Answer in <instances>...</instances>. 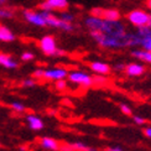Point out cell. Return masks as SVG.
<instances>
[{
  "instance_id": "13",
  "label": "cell",
  "mask_w": 151,
  "mask_h": 151,
  "mask_svg": "<svg viewBox=\"0 0 151 151\" xmlns=\"http://www.w3.org/2000/svg\"><path fill=\"white\" fill-rule=\"evenodd\" d=\"M0 65L4 66L5 68H16L17 67V62L12 60L11 56L9 55H5V53H0Z\"/></svg>"
},
{
  "instance_id": "6",
  "label": "cell",
  "mask_w": 151,
  "mask_h": 151,
  "mask_svg": "<svg viewBox=\"0 0 151 151\" xmlns=\"http://www.w3.org/2000/svg\"><path fill=\"white\" fill-rule=\"evenodd\" d=\"M24 17L26 19V21L35 25V26H47L42 11L37 12V11H32V10H25L24 11Z\"/></svg>"
},
{
  "instance_id": "5",
  "label": "cell",
  "mask_w": 151,
  "mask_h": 151,
  "mask_svg": "<svg viewBox=\"0 0 151 151\" xmlns=\"http://www.w3.org/2000/svg\"><path fill=\"white\" fill-rule=\"evenodd\" d=\"M67 77L73 83L83 86V87H89L93 84V77H91L88 73L82 71H72L71 73H68Z\"/></svg>"
},
{
  "instance_id": "14",
  "label": "cell",
  "mask_w": 151,
  "mask_h": 151,
  "mask_svg": "<svg viewBox=\"0 0 151 151\" xmlns=\"http://www.w3.org/2000/svg\"><path fill=\"white\" fill-rule=\"evenodd\" d=\"M14 40H15L14 34H12L8 27L0 25V41H3V42H11Z\"/></svg>"
},
{
  "instance_id": "16",
  "label": "cell",
  "mask_w": 151,
  "mask_h": 151,
  "mask_svg": "<svg viewBox=\"0 0 151 151\" xmlns=\"http://www.w3.org/2000/svg\"><path fill=\"white\" fill-rule=\"evenodd\" d=\"M15 16V9L9 6H0V19H11Z\"/></svg>"
},
{
  "instance_id": "22",
  "label": "cell",
  "mask_w": 151,
  "mask_h": 151,
  "mask_svg": "<svg viewBox=\"0 0 151 151\" xmlns=\"http://www.w3.org/2000/svg\"><path fill=\"white\" fill-rule=\"evenodd\" d=\"M66 87H67V83L65 82V79H60V81H57V83H56V88L60 91H63Z\"/></svg>"
},
{
  "instance_id": "25",
  "label": "cell",
  "mask_w": 151,
  "mask_h": 151,
  "mask_svg": "<svg viewBox=\"0 0 151 151\" xmlns=\"http://www.w3.org/2000/svg\"><path fill=\"white\" fill-rule=\"evenodd\" d=\"M58 150H60V151H74L73 147L71 146V144H66V145H62V146H60Z\"/></svg>"
},
{
  "instance_id": "3",
  "label": "cell",
  "mask_w": 151,
  "mask_h": 151,
  "mask_svg": "<svg viewBox=\"0 0 151 151\" xmlns=\"http://www.w3.org/2000/svg\"><path fill=\"white\" fill-rule=\"evenodd\" d=\"M128 20L130 24H133L136 27L147 26L150 20V14L142 10H133L128 14Z\"/></svg>"
},
{
  "instance_id": "4",
  "label": "cell",
  "mask_w": 151,
  "mask_h": 151,
  "mask_svg": "<svg viewBox=\"0 0 151 151\" xmlns=\"http://www.w3.org/2000/svg\"><path fill=\"white\" fill-rule=\"evenodd\" d=\"M91 15L100 17L103 20L115 21L120 19V12L116 9H103V8H94L91 10Z\"/></svg>"
},
{
  "instance_id": "7",
  "label": "cell",
  "mask_w": 151,
  "mask_h": 151,
  "mask_svg": "<svg viewBox=\"0 0 151 151\" xmlns=\"http://www.w3.org/2000/svg\"><path fill=\"white\" fill-rule=\"evenodd\" d=\"M68 6L67 0H45L43 3L39 5L41 10L52 11V10H65Z\"/></svg>"
},
{
  "instance_id": "31",
  "label": "cell",
  "mask_w": 151,
  "mask_h": 151,
  "mask_svg": "<svg viewBox=\"0 0 151 151\" xmlns=\"http://www.w3.org/2000/svg\"><path fill=\"white\" fill-rule=\"evenodd\" d=\"M146 4H147V6L151 9V0H146Z\"/></svg>"
},
{
  "instance_id": "17",
  "label": "cell",
  "mask_w": 151,
  "mask_h": 151,
  "mask_svg": "<svg viewBox=\"0 0 151 151\" xmlns=\"http://www.w3.org/2000/svg\"><path fill=\"white\" fill-rule=\"evenodd\" d=\"M71 146L73 147L74 151H92V149L84 145L83 142H73V144H71Z\"/></svg>"
},
{
  "instance_id": "19",
  "label": "cell",
  "mask_w": 151,
  "mask_h": 151,
  "mask_svg": "<svg viewBox=\"0 0 151 151\" xmlns=\"http://www.w3.org/2000/svg\"><path fill=\"white\" fill-rule=\"evenodd\" d=\"M11 108L14 109L15 111H19V113H21L25 110V106L21 104V103H17V102H14V103H11Z\"/></svg>"
},
{
  "instance_id": "30",
  "label": "cell",
  "mask_w": 151,
  "mask_h": 151,
  "mask_svg": "<svg viewBox=\"0 0 151 151\" xmlns=\"http://www.w3.org/2000/svg\"><path fill=\"white\" fill-rule=\"evenodd\" d=\"M144 133H145V135L147 137H150V139H151V128H146L145 130H144Z\"/></svg>"
},
{
  "instance_id": "27",
  "label": "cell",
  "mask_w": 151,
  "mask_h": 151,
  "mask_svg": "<svg viewBox=\"0 0 151 151\" xmlns=\"http://www.w3.org/2000/svg\"><path fill=\"white\" fill-rule=\"evenodd\" d=\"M24 87H34L35 86V81L34 79H26L24 81Z\"/></svg>"
},
{
  "instance_id": "15",
  "label": "cell",
  "mask_w": 151,
  "mask_h": 151,
  "mask_svg": "<svg viewBox=\"0 0 151 151\" xmlns=\"http://www.w3.org/2000/svg\"><path fill=\"white\" fill-rule=\"evenodd\" d=\"M27 123H29V127L32 130H41L43 128L42 120L36 115H29L27 116Z\"/></svg>"
},
{
  "instance_id": "29",
  "label": "cell",
  "mask_w": 151,
  "mask_h": 151,
  "mask_svg": "<svg viewBox=\"0 0 151 151\" xmlns=\"http://www.w3.org/2000/svg\"><path fill=\"white\" fill-rule=\"evenodd\" d=\"M105 151H124L122 147H119V146H113V147H108Z\"/></svg>"
},
{
  "instance_id": "18",
  "label": "cell",
  "mask_w": 151,
  "mask_h": 151,
  "mask_svg": "<svg viewBox=\"0 0 151 151\" xmlns=\"http://www.w3.org/2000/svg\"><path fill=\"white\" fill-rule=\"evenodd\" d=\"M58 17H61L62 20H65V21H67V22H72V21L74 20V16H73L72 14H70V12H67V11L61 12Z\"/></svg>"
},
{
  "instance_id": "12",
  "label": "cell",
  "mask_w": 151,
  "mask_h": 151,
  "mask_svg": "<svg viewBox=\"0 0 151 151\" xmlns=\"http://www.w3.org/2000/svg\"><path fill=\"white\" fill-rule=\"evenodd\" d=\"M131 55L137 60L144 61L146 63H151V52L147 51V50H134Z\"/></svg>"
},
{
  "instance_id": "1",
  "label": "cell",
  "mask_w": 151,
  "mask_h": 151,
  "mask_svg": "<svg viewBox=\"0 0 151 151\" xmlns=\"http://www.w3.org/2000/svg\"><path fill=\"white\" fill-rule=\"evenodd\" d=\"M86 26L89 29V31H99L105 35H113V36H118V35H123L125 34V26L119 21H110V20H103L100 17L97 16H88L86 19Z\"/></svg>"
},
{
  "instance_id": "23",
  "label": "cell",
  "mask_w": 151,
  "mask_h": 151,
  "mask_svg": "<svg viewBox=\"0 0 151 151\" xmlns=\"http://www.w3.org/2000/svg\"><path fill=\"white\" fill-rule=\"evenodd\" d=\"M21 60L22 61H31V60H34V53H31V52H24L21 55Z\"/></svg>"
},
{
  "instance_id": "20",
  "label": "cell",
  "mask_w": 151,
  "mask_h": 151,
  "mask_svg": "<svg viewBox=\"0 0 151 151\" xmlns=\"http://www.w3.org/2000/svg\"><path fill=\"white\" fill-rule=\"evenodd\" d=\"M105 82H106V79L100 74H98L97 77H93V84H104Z\"/></svg>"
},
{
  "instance_id": "33",
  "label": "cell",
  "mask_w": 151,
  "mask_h": 151,
  "mask_svg": "<svg viewBox=\"0 0 151 151\" xmlns=\"http://www.w3.org/2000/svg\"><path fill=\"white\" fill-rule=\"evenodd\" d=\"M4 1H3V0H0V6H1V4H3Z\"/></svg>"
},
{
  "instance_id": "10",
  "label": "cell",
  "mask_w": 151,
  "mask_h": 151,
  "mask_svg": "<svg viewBox=\"0 0 151 151\" xmlns=\"http://www.w3.org/2000/svg\"><path fill=\"white\" fill-rule=\"evenodd\" d=\"M125 72L130 77H137V76H141L145 72V67L139 63H130L128 66H125Z\"/></svg>"
},
{
  "instance_id": "26",
  "label": "cell",
  "mask_w": 151,
  "mask_h": 151,
  "mask_svg": "<svg viewBox=\"0 0 151 151\" xmlns=\"http://www.w3.org/2000/svg\"><path fill=\"white\" fill-rule=\"evenodd\" d=\"M43 73H45L43 70H36L34 72V77L35 78H43Z\"/></svg>"
},
{
  "instance_id": "8",
  "label": "cell",
  "mask_w": 151,
  "mask_h": 151,
  "mask_svg": "<svg viewBox=\"0 0 151 151\" xmlns=\"http://www.w3.org/2000/svg\"><path fill=\"white\" fill-rule=\"evenodd\" d=\"M68 76L67 71L63 68H53V70H47L43 73V78L46 79H52V81H60L65 79Z\"/></svg>"
},
{
  "instance_id": "34",
  "label": "cell",
  "mask_w": 151,
  "mask_h": 151,
  "mask_svg": "<svg viewBox=\"0 0 151 151\" xmlns=\"http://www.w3.org/2000/svg\"><path fill=\"white\" fill-rule=\"evenodd\" d=\"M3 1H5V0H3Z\"/></svg>"
},
{
  "instance_id": "2",
  "label": "cell",
  "mask_w": 151,
  "mask_h": 151,
  "mask_svg": "<svg viewBox=\"0 0 151 151\" xmlns=\"http://www.w3.org/2000/svg\"><path fill=\"white\" fill-rule=\"evenodd\" d=\"M40 48L41 51L48 55V56H62L65 55V52L62 50L57 48V45H56V40L52 36H45L40 40Z\"/></svg>"
},
{
  "instance_id": "32",
  "label": "cell",
  "mask_w": 151,
  "mask_h": 151,
  "mask_svg": "<svg viewBox=\"0 0 151 151\" xmlns=\"http://www.w3.org/2000/svg\"><path fill=\"white\" fill-rule=\"evenodd\" d=\"M147 26L151 27V15H150V20H149V24H147Z\"/></svg>"
},
{
  "instance_id": "21",
  "label": "cell",
  "mask_w": 151,
  "mask_h": 151,
  "mask_svg": "<svg viewBox=\"0 0 151 151\" xmlns=\"http://www.w3.org/2000/svg\"><path fill=\"white\" fill-rule=\"evenodd\" d=\"M133 120H134V123L137 124V125H142V124L146 123V119L142 118V116H139V115H134V116H133Z\"/></svg>"
},
{
  "instance_id": "28",
  "label": "cell",
  "mask_w": 151,
  "mask_h": 151,
  "mask_svg": "<svg viewBox=\"0 0 151 151\" xmlns=\"http://www.w3.org/2000/svg\"><path fill=\"white\" fill-rule=\"evenodd\" d=\"M114 70H115V71H119V72H122V71L125 70V66H124L123 63H118V65L114 66Z\"/></svg>"
},
{
  "instance_id": "24",
  "label": "cell",
  "mask_w": 151,
  "mask_h": 151,
  "mask_svg": "<svg viewBox=\"0 0 151 151\" xmlns=\"http://www.w3.org/2000/svg\"><path fill=\"white\" fill-rule=\"evenodd\" d=\"M120 110L124 113L125 115H130L131 114V109L129 108L127 104H120Z\"/></svg>"
},
{
  "instance_id": "11",
  "label": "cell",
  "mask_w": 151,
  "mask_h": 151,
  "mask_svg": "<svg viewBox=\"0 0 151 151\" xmlns=\"http://www.w3.org/2000/svg\"><path fill=\"white\" fill-rule=\"evenodd\" d=\"M40 144H41V146L43 149H46V150L56 151V150L60 149V144L56 141L55 139H52V137H42Z\"/></svg>"
},
{
  "instance_id": "9",
  "label": "cell",
  "mask_w": 151,
  "mask_h": 151,
  "mask_svg": "<svg viewBox=\"0 0 151 151\" xmlns=\"http://www.w3.org/2000/svg\"><path fill=\"white\" fill-rule=\"evenodd\" d=\"M89 67L94 73L100 74V76H106L110 73V66L108 63H105V62H99V61L92 62Z\"/></svg>"
}]
</instances>
